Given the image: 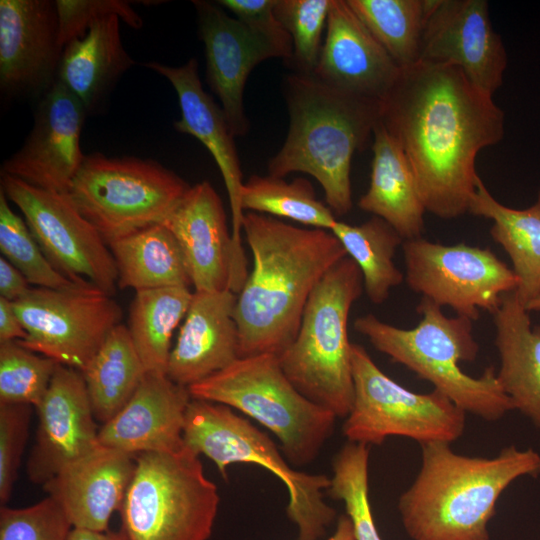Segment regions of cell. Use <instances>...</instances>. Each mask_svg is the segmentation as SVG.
Here are the masks:
<instances>
[{
	"mask_svg": "<svg viewBox=\"0 0 540 540\" xmlns=\"http://www.w3.org/2000/svg\"><path fill=\"white\" fill-rule=\"evenodd\" d=\"M135 456L99 445L42 485L73 528L107 531L135 472Z\"/></svg>",
	"mask_w": 540,
	"mask_h": 540,
	"instance_id": "cell-24",
	"label": "cell"
},
{
	"mask_svg": "<svg viewBox=\"0 0 540 540\" xmlns=\"http://www.w3.org/2000/svg\"><path fill=\"white\" fill-rule=\"evenodd\" d=\"M188 390L193 399L226 405L263 425L294 466L313 462L334 433L337 417L297 390L275 354L238 358Z\"/></svg>",
	"mask_w": 540,
	"mask_h": 540,
	"instance_id": "cell-7",
	"label": "cell"
},
{
	"mask_svg": "<svg viewBox=\"0 0 540 540\" xmlns=\"http://www.w3.org/2000/svg\"><path fill=\"white\" fill-rule=\"evenodd\" d=\"M81 373L94 417L104 424L130 400L147 372L128 327L118 324Z\"/></svg>",
	"mask_w": 540,
	"mask_h": 540,
	"instance_id": "cell-31",
	"label": "cell"
},
{
	"mask_svg": "<svg viewBox=\"0 0 540 540\" xmlns=\"http://www.w3.org/2000/svg\"><path fill=\"white\" fill-rule=\"evenodd\" d=\"M87 115L81 101L57 80L39 101L28 137L3 162L1 174L66 194L85 157L80 135Z\"/></svg>",
	"mask_w": 540,
	"mask_h": 540,
	"instance_id": "cell-16",
	"label": "cell"
},
{
	"mask_svg": "<svg viewBox=\"0 0 540 540\" xmlns=\"http://www.w3.org/2000/svg\"><path fill=\"white\" fill-rule=\"evenodd\" d=\"M241 204L244 212L286 218L309 228L331 231L337 222L327 204L316 198L311 182L303 178L286 182L272 175H252L244 182Z\"/></svg>",
	"mask_w": 540,
	"mask_h": 540,
	"instance_id": "cell-34",
	"label": "cell"
},
{
	"mask_svg": "<svg viewBox=\"0 0 540 540\" xmlns=\"http://www.w3.org/2000/svg\"><path fill=\"white\" fill-rule=\"evenodd\" d=\"M118 287L136 292L192 285L182 250L170 230L155 224L108 243Z\"/></svg>",
	"mask_w": 540,
	"mask_h": 540,
	"instance_id": "cell-30",
	"label": "cell"
},
{
	"mask_svg": "<svg viewBox=\"0 0 540 540\" xmlns=\"http://www.w3.org/2000/svg\"><path fill=\"white\" fill-rule=\"evenodd\" d=\"M373 135L370 184L358 207L386 221L404 241L420 238L426 208L410 162L380 120Z\"/></svg>",
	"mask_w": 540,
	"mask_h": 540,
	"instance_id": "cell-27",
	"label": "cell"
},
{
	"mask_svg": "<svg viewBox=\"0 0 540 540\" xmlns=\"http://www.w3.org/2000/svg\"><path fill=\"white\" fill-rule=\"evenodd\" d=\"M419 61L458 67L493 95L503 84L507 53L486 0H425Z\"/></svg>",
	"mask_w": 540,
	"mask_h": 540,
	"instance_id": "cell-15",
	"label": "cell"
},
{
	"mask_svg": "<svg viewBox=\"0 0 540 540\" xmlns=\"http://www.w3.org/2000/svg\"><path fill=\"white\" fill-rule=\"evenodd\" d=\"M327 540H355L351 521L346 514L339 516L335 530Z\"/></svg>",
	"mask_w": 540,
	"mask_h": 540,
	"instance_id": "cell-47",
	"label": "cell"
},
{
	"mask_svg": "<svg viewBox=\"0 0 540 540\" xmlns=\"http://www.w3.org/2000/svg\"><path fill=\"white\" fill-rule=\"evenodd\" d=\"M236 300L231 290L193 292L169 358L167 376L173 382L188 388L239 358Z\"/></svg>",
	"mask_w": 540,
	"mask_h": 540,
	"instance_id": "cell-25",
	"label": "cell"
},
{
	"mask_svg": "<svg viewBox=\"0 0 540 540\" xmlns=\"http://www.w3.org/2000/svg\"><path fill=\"white\" fill-rule=\"evenodd\" d=\"M331 3L332 0H276L275 15L292 39L289 62L296 73L313 74Z\"/></svg>",
	"mask_w": 540,
	"mask_h": 540,
	"instance_id": "cell-39",
	"label": "cell"
},
{
	"mask_svg": "<svg viewBox=\"0 0 540 540\" xmlns=\"http://www.w3.org/2000/svg\"><path fill=\"white\" fill-rule=\"evenodd\" d=\"M183 440L196 455L212 460L227 480V467L256 464L279 478L288 490L286 514L298 530V540H320L336 519V510L324 500L330 478L291 467L275 443L232 408L191 399L185 414Z\"/></svg>",
	"mask_w": 540,
	"mask_h": 540,
	"instance_id": "cell-8",
	"label": "cell"
},
{
	"mask_svg": "<svg viewBox=\"0 0 540 540\" xmlns=\"http://www.w3.org/2000/svg\"><path fill=\"white\" fill-rule=\"evenodd\" d=\"M0 250L4 258L36 287L65 289L89 283L67 278L50 263L26 222L10 208L2 189H0Z\"/></svg>",
	"mask_w": 540,
	"mask_h": 540,
	"instance_id": "cell-37",
	"label": "cell"
},
{
	"mask_svg": "<svg viewBox=\"0 0 540 540\" xmlns=\"http://www.w3.org/2000/svg\"><path fill=\"white\" fill-rule=\"evenodd\" d=\"M67 540H128V538L121 529L100 532L73 528Z\"/></svg>",
	"mask_w": 540,
	"mask_h": 540,
	"instance_id": "cell-46",
	"label": "cell"
},
{
	"mask_svg": "<svg viewBox=\"0 0 540 540\" xmlns=\"http://www.w3.org/2000/svg\"><path fill=\"white\" fill-rule=\"evenodd\" d=\"M1 189L22 212L50 263L76 282H89L112 295L118 271L106 241L67 194L32 186L1 174Z\"/></svg>",
	"mask_w": 540,
	"mask_h": 540,
	"instance_id": "cell-14",
	"label": "cell"
},
{
	"mask_svg": "<svg viewBox=\"0 0 540 540\" xmlns=\"http://www.w3.org/2000/svg\"><path fill=\"white\" fill-rule=\"evenodd\" d=\"M200 38L204 43L206 78L234 135L247 133L243 95L247 78L256 65L279 57L275 48L238 19L228 16L218 4L193 1Z\"/></svg>",
	"mask_w": 540,
	"mask_h": 540,
	"instance_id": "cell-20",
	"label": "cell"
},
{
	"mask_svg": "<svg viewBox=\"0 0 540 540\" xmlns=\"http://www.w3.org/2000/svg\"><path fill=\"white\" fill-rule=\"evenodd\" d=\"M32 287L26 277L3 256L0 258V297L15 302Z\"/></svg>",
	"mask_w": 540,
	"mask_h": 540,
	"instance_id": "cell-44",
	"label": "cell"
},
{
	"mask_svg": "<svg viewBox=\"0 0 540 540\" xmlns=\"http://www.w3.org/2000/svg\"><path fill=\"white\" fill-rule=\"evenodd\" d=\"M285 92L290 125L284 144L269 160V175H311L334 215H346L353 206L352 158L373 133L380 119V102L344 93L312 74L296 72L286 78Z\"/></svg>",
	"mask_w": 540,
	"mask_h": 540,
	"instance_id": "cell-4",
	"label": "cell"
},
{
	"mask_svg": "<svg viewBox=\"0 0 540 540\" xmlns=\"http://www.w3.org/2000/svg\"><path fill=\"white\" fill-rule=\"evenodd\" d=\"M216 3L231 11L247 28L269 42L280 58L291 60L292 39L275 15L276 0H219Z\"/></svg>",
	"mask_w": 540,
	"mask_h": 540,
	"instance_id": "cell-43",
	"label": "cell"
},
{
	"mask_svg": "<svg viewBox=\"0 0 540 540\" xmlns=\"http://www.w3.org/2000/svg\"><path fill=\"white\" fill-rule=\"evenodd\" d=\"M529 313L515 291L492 313L500 358L496 374L514 410L540 429V324L532 326Z\"/></svg>",
	"mask_w": 540,
	"mask_h": 540,
	"instance_id": "cell-26",
	"label": "cell"
},
{
	"mask_svg": "<svg viewBox=\"0 0 540 540\" xmlns=\"http://www.w3.org/2000/svg\"><path fill=\"white\" fill-rule=\"evenodd\" d=\"M192 397L167 375L146 373L125 406L99 428L103 446L132 456L172 453L185 447L183 428Z\"/></svg>",
	"mask_w": 540,
	"mask_h": 540,
	"instance_id": "cell-23",
	"label": "cell"
},
{
	"mask_svg": "<svg viewBox=\"0 0 540 540\" xmlns=\"http://www.w3.org/2000/svg\"><path fill=\"white\" fill-rule=\"evenodd\" d=\"M468 212L492 221L491 237L509 256L515 294L526 307L540 295V187L531 206L515 209L495 199L479 177Z\"/></svg>",
	"mask_w": 540,
	"mask_h": 540,
	"instance_id": "cell-29",
	"label": "cell"
},
{
	"mask_svg": "<svg viewBox=\"0 0 540 540\" xmlns=\"http://www.w3.org/2000/svg\"><path fill=\"white\" fill-rule=\"evenodd\" d=\"M402 248L409 288L472 321L481 311L493 313L502 297L517 288L513 270L490 248L445 245L423 237L405 240Z\"/></svg>",
	"mask_w": 540,
	"mask_h": 540,
	"instance_id": "cell-13",
	"label": "cell"
},
{
	"mask_svg": "<svg viewBox=\"0 0 540 540\" xmlns=\"http://www.w3.org/2000/svg\"><path fill=\"white\" fill-rule=\"evenodd\" d=\"M120 508L128 540H208L220 497L199 456L186 446L142 453Z\"/></svg>",
	"mask_w": 540,
	"mask_h": 540,
	"instance_id": "cell-9",
	"label": "cell"
},
{
	"mask_svg": "<svg viewBox=\"0 0 540 540\" xmlns=\"http://www.w3.org/2000/svg\"><path fill=\"white\" fill-rule=\"evenodd\" d=\"M133 64L121 41L120 18L110 15L97 20L84 36L64 47L58 80L90 114Z\"/></svg>",
	"mask_w": 540,
	"mask_h": 540,
	"instance_id": "cell-28",
	"label": "cell"
},
{
	"mask_svg": "<svg viewBox=\"0 0 540 540\" xmlns=\"http://www.w3.org/2000/svg\"><path fill=\"white\" fill-rule=\"evenodd\" d=\"M73 529L51 497L22 508H0V540H67Z\"/></svg>",
	"mask_w": 540,
	"mask_h": 540,
	"instance_id": "cell-40",
	"label": "cell"
},
{
	"mask_svg": "<svg viewBox=\"0 0 540 540\" xmlns=\"http://www.w3.org/2000/svg\"><path fill=\"white\" fill-rule=\"evenodd\" d=\"M57 365L18 341L0 342V404H28L36 408Z\"/></svg>",
	"mask_w": 540,
	"mask_h": 540,
	"instance_id": "cell-38",
	"label": "cell"
},
{
	"mask_svg": "<svg viewBox=\"0 0 540 540\" xmlns=\"http://www.w3.org/2000/svg\"><path fill=\"white\" fill-rule=\"evenodd\" d=\"M416 311L421 319L411 329L388 324L373 314L357 317L353 326L376 350L430 382L466 413L496 421L514 410L493 366L479 377L460 367V362L474 361L479 353L473 321L459 315L448 317L426 298H421Z\"/></svg>",
	"mask_w": 540,
	"mask_h": 540,
	"instance_id": "cell-5",
	"label": "cell"
},
{
	"mask_svg": "<svg viewBox=\"0 0 540 540\" xmlns=\"http://www.w3.org/2000/svg\"><path fill=\"white\" fill-rule=\"evenodd\" d=\"M189 188L154 160L92 153L66 194L108 244L161 224Z\"/></svg>",
	"mask_w": 540,
	"mask_h": 540,
	"instance_id": "cell-10",
	"label": "cell"
},
{
	"mask_svg": "<svg viewBox=\"0 0 540 540\" xmlns=\"http://www.w3.org/2000/svg\"><path fill=\"white\" fill-rule=\"evenodd\" d=\"M176 238L197 292H234L235 259L225 209L208 181L190 186L161 223Z\"/></svg>",
	"mask_w": 540,
	"mask_h": 540,
	"instance_id": "cell-22",
	"label": "cell"
},
{
	"mask_svg": "<svg viewBox=\"0 0 540 540\" xmlns=\"http://www.w3.org/2000/svg\"><path fill=\"white\" fill-rule=\"evenodd\" d=\"M369 451L365 444H344L333 458V475L327 490L332 499L344 503L355 540H383L369 500Z\"/></svg>",
	"mask_w": 540,
	"mask_h": 540,
	"instance_id": "cell-36",
	"label": "cell"
},
{
	"mask_svg": "<svg viewBox=\"0 0 540 540\" xmlns=\"http://www.w3.org/2000/svg\"><path fill=\"white\" fill-rule=\"evenodd\" d=\"M38 427L26 463L29 480L43 485L97 448L99 429L80 371L58 364L41 403Z\"/></svg>",
	"mask_w": 540,
	"mask_h": 540,
	"instance_id": "cell-19",
	"label": "cell"
},
{
	"mask_svg": "<svg viewBox=\"0 0 540 540\" xmlns=\"http://www.w3.org/2000/svg\"><path fill=\"white\" fill-rule=\"evenodd\" d=\"M13 306L27 333L22 346L80 372L122 318L119 304L91 283L31 288Z\"/></svg>",
	"mask_w": 540,
	"mask_h": 540,
	"instance_id": "cell-12",
	"label": "cell"
},
{
	"mask_svg": "<svg viewBox=\"0 0 540 540\" xmlns=\"http://www.w3.org/2000/svg\"><path fill=\"white\" fill-rule=\"evenodd\" d=\"M56 2L0 1V88L10 97H43L63 55Z\"/></svg>",
	"mask_w": 540,
	"mask_h": 540,
	"instance_id": "cell-17",
	"label": "cell"
},
{
	"mask_svg": "<svg viewBox=\"0 0 540 540\" xmlns=\"http://www.w3.org/2000/svg\"><path fill=\"white\" fill-rule=\"evenodd\" d=\"M165 77L178 96L181 118L174 123L180 132L197 138L211 153L222 175L231 210V237L235 259V286L241 289L247 277V261L242 247L241 232L245 212L241 193L243 178L240 161L226 117L212 97L204 91L194 58L173 67L156 61L143 64Z\"/></svg>",
	"mask_w": 540,
	"mask_h": 540,
	"instance_id": "cell-18",
	"label": "cell"
},
{
	"mask_svg": "<svg viewBox=\"0 0 540 540\" xmlns=\"http://www.w3.org/2000/svg\"><path fill=\"white\" fill-rule=\"evenodd\" d=\"M27 333L14 309L13 302L0 297V342L21 341Z\"/></svg>",
	"mask_w": 540,
	"mask_h": 540,
	"instance_id": "cell-45",
	"label": "cell"
},
{
	"mask_svg": "<svg viewBox=\"0 0 540 540\" xmlns=\"http://www.w3.org/2000/svg\"><path fill=\"white\" fill-rule=\"evenodd\" d=\"M253 268L237 294L239 358L279 356L294 340L306 303L325 273L347 256L331 231L245 212Z\"/></svg>",
	"mask_w": 540,
	"mask_h": 540,
	"instance_id": "cell-2",
	"label": "cell"
},
{
	"mask_svg": "<svg viewBox=\"0 0 540 540\" xmlns=\"http://www.w3.org/2000/svg\"><path fill=\"white\" fill-rule=\"evenodd\" d=\"M529 312L531 311H540V295L537 296L535 299L530 301L526 307Z\"/></svg>",
	"mask_w": 540,
	"mask_h": 540,
	"instance_id": "cell-48",
	"label": "cell"
},
{
	"mask_svg": "<svg viewBox=\"0 0 540 540\" xmlns=\"http://www.w3.org/2000/svg\"><path fill=\"white\" fill-rule=\"evenodd\" d=\"M59 23V43L64 47L81 38L97 20L117 15L128 26L140 29L141 16L129 2L122 0H56Z\"/></svg>",
	"mask_w": 540,
	"mask_h": 540,
	"instance_id": "cell-41",
	"label": "cell"
},
{
	"mask_svg": "<svg viewBox=\"0 0 540 540\" xmlns=\"http://www.w3.org/2000/svg\"><path fill=\"white\" fill-rule=\"evenodd\" d=\"M415 174L426 211L454 219L469 210L478 153L499 143L505 115L458 67L418 61L401 68L380 119Z\"/></svg>",
	"mask_w": 540,
	"mask_h": 540,
	"instance_id": "cell-1",
	"label": "cell"
},
{
	"mask_svg": "<svg viewBox=\"0 0 540 540\" xmlns=\"http://www.w3.org/2000/svg\"><path fill=\"white\" fill-rule=\"evenodd\" d=\"M363 290L356 263L347 256L338 261L312 291L294 340L278 356L297 390L337 418H346L353 403L348 319Z\"/></svg>",
	"mask_w": 540,
	"mask_h": 540,
	"instance_id": "cell-6",
	"label": "cell"
},
{
	"mask_svg": "<svg viewBox=\"0 0 540 540\" xmlns=\"http://www.w3.org/2000/svg\"><path fill=\"white\" fill-rule=\"evenodd\" d=\"M331 232L347 257L358 266L368 299L373 304L384 303L391 290L399 286L405 277L394 264L396 249L403 244V238L377 216L360 225L337 220Z\"/></svg>",
	"mask_w": 540,
	"mask_h": 540,
	"instance_id": "cell-33",
	"label": "cell"
},
{
	"mask_svg": "<svg viewBox=\"0 0 540 540\" xmlns=\"http://www.w3.org/2000/svg\"><path fill=\"white\" fill-rule=\"evenodd\" d=\"M189 287L137 291L128 330L147 373L167 375L172 335L189 309Z\"/></svg>",
	"mask_w": 540,
	"mask_h": 540,
	"instance_id": "cell-32",
	"label": "cell"
},
{
	"mask_svg": "<svg viewBox=\"0 0 540 540\" xmlns=\"http://www.w3.org/2000/svg\"><path fill=\"white\" fill-rule=\"evenodd\" d=\"M347 3L400 68L419 61L425 0H347Z\"/></svg>",
	"mask_w": 540,
	"mask_h": 540,
	"instance_id": "cell-35",
	"label": "cell"
},
{
	"mask_svg": "<svg viewBox=\"0 0 540 540\" xmlns=\"http://www.w3.org/2000/svg\"><path fill=\"white\" fill-rule=\"evenodd\" d=\"M354 398L342 431L349 442L381 445L391 436L420 444L452 443L464 433L466 412L433 389L413 392L387 376L365 348L351 344Z\"/></svg>",
	"mask_w": 540,
	"mask_h": 540,
	"instance_id": "cell-11",
	"label": "cell"
},
{
	"mask_svg": "<svg viewBox=\"0 0 540 540\" xmlns=\"http://www.w3.org/2000/svg\"><path fill=\"white\" fill-rule=\"evenodd\" d=\"M400 70L347 0H332L325 41L312 75L344 93L381 102Z\"/></svg>",
	"mask_w": 540,
	"mask_h": 540,
	"instance_id": "cell-21",
	"label": "cell"
},
{
	"mask_svg": "<svg viewBox=\"0 0 540 540\" xmlns=\"http://www.w3.org/2000/svg\"><path fill=\"white\" fill-rule=\"evenodd\" d=\"M33 406L0 404V503L6 505L18 476Z\"/></svg>",
	"mask_w": 540,
	"mask_h": 540,
	"instance_id": "cell-42",
	"label": "cell"
},
{
	"mask_svg": "<svg viewBox=\"0 0 540 540\" xmlns=\"http://www.w3.org/2000/svg\"><path fill=\"white\" fill-rule=\"evenodd\" d=\"M421 465L400 495L398 511L412 540H490L488 525L503 492L540 475V454L504 447L493 457L469 456L447 442L420 444Z\"/></svg>",
	"mask_w": 540,
	"mask_h": 540,
	"instance_id": "cell-3",
	"label": "cell"
}]
</instances>
